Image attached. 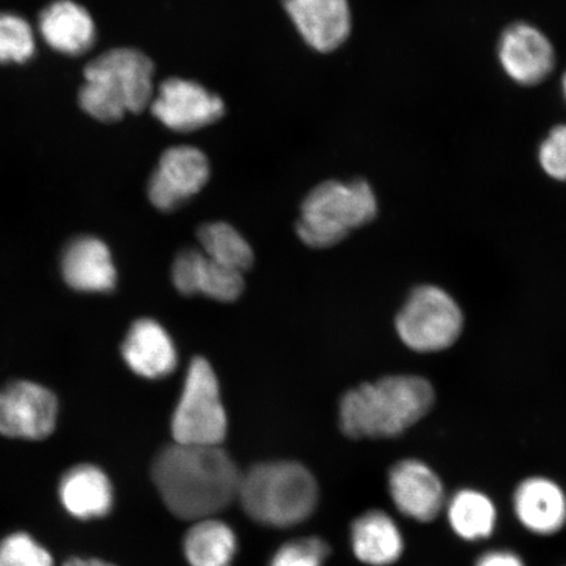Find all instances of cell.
Listing matches in <instances>:
<instances>
[{"mask_svg":"<svg viewBox=\"0 0 566 566\" xmlns=\"http://www.w3.org/2000/svg\"><path fill=\"white\" fill-rule=\"evenodd\" d=\"M153 481L163 502L177 518H212L238 499L235 462L219 446L174 443L155 458Z\"/></svg>","mask_w":566,"mask_h":566,"instance_id":"obj_1","label":"cell"},{"mask_svg":"<svg viewBox=\"0 0 566 566\" xmlns=\"http://www.w3.org/2000/svg\"><path fill=\"white\" fill-rule=\"evenodd\" d=\"M434 402L436 391L429 380L417 375H389L343 396L339 429L352 440H389L419 423Z\"/></svg>","mask_w":566,"mask_h":566,"instance_id":"obj_2","label":"cell"},{"mask_svg":"<svg viewBox=\"0 0 566 566\" xmlns=\"http://www.w3.org/2000/svg\"><path fill=\"white\" fill-rule=\"evenodd\" d=\"M154 63L137 49L119 48L98 55L84 69L82 109L101 123H117L139 113L154 97Z\"/></svg>","mask_w":566,"mask_h":566,"instance_id":"obj_3","label":"cell"},{"mask_svg":"<svg viewBox=\"0 0 566 566\" xmlns=\"http://www.w3.org/2000/svg\"><path fill=\"white\" fill-rule=\"evenodd\" d=\"M238 499L253 521L286 528L313 515L318 490L306 467L296 462H271L253 465L242 473Z\"/></svg>","mask_w":566,"mask_h":566,"instance_id":"obj_4","label":"cell"},{"mask_svg":"<svg viewBox=\"0 0 566 566\" xmlns=\"http://www.w3.org/2000/svg\"><path fill=\"white\" fill-rule=\"evenodd\" d=\"M378 216V200L369 182L324 181L302 203L296 233L311 248H329Z\"/></svg>","mask_w":566,"mask_h":566,"instance_id":"obj_5","label":"cell"},{"mask_svg":"<svg viewBox=\"0 0 566 566\" xmlns=\"http://www.w3.org/2000/svg\"><path fill=\"white\" fill-rule=\"evenodd\" d=\"M228 428L217 375L207 359L196 357L172 416L174 440L182 444L221 446Z\"/></svg>","mask_w":566,"mask_h":566,"instance_id":"obj_6","label":"cell"},{"mask_svg":"<svg viewBox=\"0 0 566 566\" xmlns=\"http://www.w3.org/2000/svg\"><path fill=\"white\" fill-rule=\"evenodd\" d=\"M402 343L417 353L449 349L463 331V313L443 289L434 285L416 287L395 322Z\"/></svg>","mask_w":566,"mask_h":566,"instance_id":"obj_7","label":"cell"},{"mask_svg":"<svg viewBox=\"0 0 566 566\" xmlns=\"http://www.w3.org/2000/svg\"><path fill=\"white\" fill-rule=\"evenodd\" d=\"M60 405L51 389L17 380L0 389V436L11 440L44 441L54 433Z\"/></svg>","mask_w":566,"mask_h":566,"instance_id":"obj_8","label":"cell"},{"mask_svg":"<svg viewBox=\"0 0 566 566\" xmlns=\"http://www.w3.org/2000/svg\"><path fill=\"white\" fill-rule=\"evenodd\" d=\"M209 177L207 155L193 146H175L161 155L147 195L158 210L172 211L200 193Z\"/></svg>","mask_w":566,"mask_h":566,"instance_id":"obj_9","label":"cell"},{"mask_svg":"<svg viewBox=\"0 0 566 566\" xmlns=\"http://www.w3.org/2000/svg\"><path fill=\"white\" fill-rule=\"evenodd\" d=\"M388 493L396 511L419 523L433 522L448 501L440 475L416 458L401 459L389 469Z\"/></svg>","mask_w":566,"mask_h":566,"instance_id":"obj_10","label":"cell"},{"mask_svg":"<svg viewBox=\"0 0 566 566\" xmlns=\"http://www.w3.org/2000/svg\"><path fill=\"white\" fill-rule=\"evenodd\" d=\"M151 112L163 125L176 132H193L223 116L221 97L192 81L171 77L160 84Z\"/></svg>","mask_w":566,"mask_h":566,"instance_id":"obj_11","label":"cell"},{"mask_svg":"<svg viewBox=\"0 0 566 566\" xmlns=\"http://www.w3.org/2000/svg\"><path fill=\"white\" fill-rule=\"evenodd\" d=\"M499 60L512 81L536 86L552 73L556 56L546 34L527 23H516L501 35Z\"/></svg>","mask_w":566,"mask_h":566,"instance_id":"obj_12","label":"cell"},{"mask_svg":"<svg viewBox=\"0 0 566 566\" xmlns=\"http://www.w3.org/2000/svg\"><path fill=\"white\" fill-rule=\"evenodd\" d=\"M283 6L304 41L317 52H334L349 38L348 0H283Z\"/></svg>","mask_w":566,"mask_h":566,"instance_id":"obj_13","label":"cell"},{"mask_svg":"<svg viewBox=\"0 0 566 566\" xmlns=\"http://www.w3.org/2000/svg\"><path fill=\"white\" fill-rule=\"evenodd\" d=\"M513 511L528 533L556 535L566 526V492L546 476L523 479L513 494Z\"/></svg>","mask_w":566,"mask_h":566,"instance_id":"obj_14","label":"cell"},{"mask_svg":"<svg viewBox=\"0 0 566 566\" xmlns=\"http://www.w3.org/2000/svg\"><path fill=\"white\" fill-rule=\"evenodd\" d=\"M172 282L184 295L202 294L224 303L237 301L244 290L243 273L214 263L200 250H186L177 254Z\"/></svg>","mask_w":566,"mask_h":566,"instance_id":"obj_15","label":"cell"},{"mask_svg":"<svg viewBox=\"0 0 566 566\" xmlns=\"http://www.w3.org/2000/svg\"><path fill=\"white\" fill-rule=\"evenodd\" d=\"M60 504L71 518L82 522L105 518L115 505V491L106 473L95 464L71 467L59 484Z\"/></svg>","mask_w":566,"mask_h":566,"instance_id":"obj_16","label":"cell"},{"mask_svg":"<svg viewBox=\"0 0 566 566\" xmlns=\"http://www.w3.org/2000/svg\"><path fill=\"white\" fill-rule=\"evenodd\" d=\"M62 275L82 293H108L116 286L117 271L109 248L95 237H81L63 252Z\"/></svg>","mask_w":566,"mask_h":566,"instance_id":"obj_17","label":"cell"},{"mask_svg":"<svg viewBox=\"0 0 566 566\" xmlns=\"http://www.w3.org/2000/svg\"><path fill=\"white\" fill-rule=\"evenodd\" d=\"M123 357L129 369L146 379H161L177 367V350L168 332L153 318H140L127 332Z\"/></svg>","mask_w":566,"mask_h":566,"instance_id":"obj_18","label":"cell"},{"mask_svg":"<svg viewBox=\"0 0 566 566\" xmlns=\"http://www.w3.org/2000/svg\"><path fill=\"white\" fill-rule=\"evenodd\" d=\"M350 544L354 556L367 566H392L406 549L398 523L379 509L365 512L352 523Z\"/></svg>","mask_w":566,"mask_h":566,"instance_id":"obj_19","label":"cell"},{"mask_svg":"<svg viewBox=\"0 0 566 566\" xmlns=\"http://www.w3.org/2000/svg\"><path fill=\"white\" fill-rule=\"evenodd\" d=\"M39 31L55 52L80 55L90 51L96 39L95 21L73 0H55L41 12Z\"/></svg>","mask_w":566,"mask_h":566,"instance_id":"obj_20","label":"cell"},{"mask_svg":"<svg viewBox=\"0 0 566 566\" xmlns=\"http://www.w3.org/2000/svg\"><path fill=\"white\" fill-rule=\"evenodd\" d=\"M443 511L452 533L464 542L485 541L497 526L499 513L494 501L473 488H463L452 494Z\"/></svg>","mask_w":566,"mask_h":566,"instance_id":"obj_21","label":"cell"},{"mask_svg":"<svg viewBox=\"0 0 566 566\" xmlns=\"http://www.w3.org/2000/svg\"><path fill=\"white\" fill-rule=\"evenodd\" d=\"M238 541L232 528L222 521H197L184 537V556L190 566H232Z\"/></svg>","mask_w":566,"mask_h":566,"instance_id":"obj_22","label":"cell"},{"mask_svg":"<svg viewBox=\"0 0 566 566\" xmlns=\"http://www.w3.org/2000/svg\"><path fill=\"white\" fill-rule=\"evenodd\" d=\"M201 251L214 263L243 273L253 264V251L229 223L203 224L197 233Z\"/></svg>","mask_w":566,"mask_h":566,"instance_id":"obj_23","label":"cell"},{"mask_svg":"<svg viewBox=\"0 0 566 566\" xmlns=\"http://www.w3.org/2000/svg\"><path fill=\"white\" fill-rule=\"evenodd\" d=\"M35 52L33 28L24 18L0 12V63H24Z\"/></svg>","mask_w":566,"mask_h":566,"instance_id":"obj_24","label":"cell"},{"mask_svg":"<svg viewBox=\"0 0 566 566\" xmlns=\"http://www.w3.org/2000/svg\"><path fill=\"white\" fill-rule=\"evenodd\" d=\"M0 566H55L52 552L25 531L0 541Z\"/></svg>","mask_w":566,"mask_h":566,"instance_id":"obj_25","label":"cell"},{"mask_svg":"<svg viewBox=\"0 0 566 566\" xmlns=\"http://www.w3.org/2000/svg\"><path fill=\"white\" fill-rule=\"evenodd\" d=\"M331 554L327 543L310 536L283 544L269 566H324Z\"/></svg>","mask_w":566,"mask_h":566,"instance_id":"obj_26","label":"cell"},{"mask_svg":"<svg viewBox=\"0 0 566 566\" xmlns=\"http://www.w3.org/2000/svg\"><path fill=\"white\" fill-rule=\"evenodd\" d=\"M541 166L552 179L566 181V125L551 130L539 148Z\"/></svg>","mask_w":566,"mask_h":566,"instance_id":"obj_27","label":"cell"},{"mask_svg":"<svg viewBox=\"0 0 566 566\" xmlns=\"http://www.w3.org/2000/svg\"><path fill=\"white\" fill-rule=\"evenodd\" d=\"M475 566H526V563L513 551L492 549L480 555Z\"/></svg>","mask_w":566,"mask_h":566,"instance_id":"obj_28","label":"cell"},{"mask_svg":"<svg viewBox=\"0 0 566 566\" xmlns=\"http://www.w3.org/2000/svg\"><path fill=\"white\" fill-rule=\"evenodd\" d=\"M62 566H117L95 557H71Z\"/></svg>","mask_w":566,"mask_h":566,"instance_id":"obj_29","label":"cell"},{"mask_svg":"<svg viewBox=\"0 0 566 566\" xmlns=\"http://www.w3.org/2000/svg\"><path fill=\"white\" fill-rule=\"evenodd\" d=\"M563 94H564V97H565V101H566V73L563 77Z\"/></svg>","mask_w":566,"mask_h":566,"instance_id":"obj_30","label":"cell"}]
</instances>
